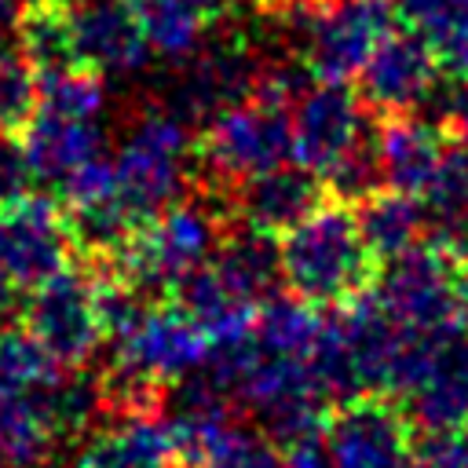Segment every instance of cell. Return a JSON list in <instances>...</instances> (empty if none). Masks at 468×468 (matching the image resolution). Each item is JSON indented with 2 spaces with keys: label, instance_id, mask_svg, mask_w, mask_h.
Listing matches in <instances>:
<instances>
[{
  "label": "cell",
  "instance_id": "cell-17",
  "mask_svg": "<svg viewBox=\"0 0 468 468\" xmlns=\"http://www.w3.org/2000/svg\"><path fill=\"white\" fill-rule=\"evenodd\" d=\"M208 263L216 267L223 285L238 300H245L252 307H260L282 285L278 238L267 234V230H256V227H249V223H241L234 216H230V223H227V230H223V238H219V245H216Z\"/></svg>",
  "mask_w": 468,
  "mask_h": 468
},
{
  "label": "cell",
  "instance_id": "cell-4",
  "mask_svg": "<svg viewBox=\"0 0 468 468\" xmlns=\"http://www.w3.org/2000/svg\"><path fill=\"white\" fill-rule=\"evenodd\" d=\"M292 37V58L314 80H355L377 40L395 26L391 0H318L271 15Z\"/></svg>",
  "mask_w": 468,
  "mask_h": 468
},
{
  "label": "cell",
  "instance_id": "cell-20",
  "mask_svg": "<svg viewBox=\"0 0 468 468\" xmlns=\"http://www.w3.org/2000/svg\"><path fill=\"white\" fill-rule=\"evenodd\" d=\"M135 11V22L150 44L154 55L183 62L190 58L208 26L216 22L208 11V0H128Z\"/></svg>",
  "mask_w": 468,
  "mask_h": 468
},
{
  "label": "cell",
  "instance_id": "cell-34",
  "mask_svg": "<svg viewBox=\"0 0 468 468\" xmlns=\"http://www.w3.org/2000/svg\"><path fill=\"white\" fill-rule=\"evenodd\" d=\"M296 4H318V0H263V15H274V11H285Z\"/></svg>",
  "mask_w": 468,
  "mask_h": 468
},
{
  "label": "cell",
  "instance_id": "cell-16",
  "mask_svg": "<svg viewBox=\"0 0 468 468\" xmlns=\"http://www.w3.org/2000/svg\"><path fill=\"white\" fill-rule=\"evenodd\" d=\"M77 468H179L176 431L157 410L113 417L110 428L88 439Z\"/></svg>",
  "mask_w": 468,
  "mask_h": 468
},
{
  "label": "cell",
  "instance_id": "cell-14",
  "mask_svg": "<svg viewBox=\"0 0 468 468\" xmlns=\"http://www.w3.org/2000/svg\"><path fill=\"white\" fill-rule=\"evenodd\" d=\"M373 146H377V165H380L384 186L413 194L420 201L439 183L446 154H450L446 132L435 121H420L413 113L377 117Z\"/></svg>",
  "mask_w": 468,
  "mask_h": 468
},
{
  "label": "cell",
  "instance_id": "cell-30",
  "mask_svg": "<svg viewBox=\"0 0 468 468\" xmlns=\"http://www.w3.org/2000/svg\"><path fill=\"white\" fill-rule=\"evenodd\" d=\"M285 468H333V461L318 439H307L285 450Z\"/></svg>",
  "mask_w": 468,
  "mask_h": 468
},
{
  "label": "cell",
  "instance_id": "cell-11",
  "mask_svg": "<svg viewBox=\"0 0 468 468\" xmlns=\"http://www.w3.org/2000/svg\"><path fill=\"white\" fill-rule=\"evenodd\" d=\"M77 245L66 212L51 197L26 194L0 208V271L15 289H37L69 267Z\"/></svg>",
  "mask_w": 468,
  "mask_h": 468
},
{
  "label": "cell",
  "instance_id": "cell-9",
  "mask_svg": "<svg viewBox=\"0 0 468 468\" xmlns=\"http://www.w3.org/2000/svg\"><path fill=\"white\" fill-rule=\"evenodd\" d=\"M413 424L399 402L358 395L329 410L322 446L333 468H406L413 453Z\"/></svg>",
  "mask_w": 468,
  "mask_h": 468
},
{
  "label": "cell",
  "instance_id": "cell-8",
  "mask_svg": "<svg viewBox=\"0 0 468 468\" xmlns=\"http://www.w3.org/2000/svg\"><path fill=\"white\" fill-rule=\"evenodd\" d=\"M263 66L267 58L241 33H230L216 44L201 40V48L190 58H183V73L172 84L168 110L190 128H205L227 106L256 95Z\"/></svg>",
  "mask_w": 468,
  "mask_h": 468
},
{
  "label": "cell",
  "instance_id": "cell-18",
  "mask_svg": "<svg viewBox=\"0 0 468 468\" xmlns=\"http://www.w3.org/2000/svg\"><path fill=\"white\" fill-rule=\"evenodd\" d=\"M102 139L106 135L95 121H73V117H55V113H40V110L22 132V146H26L33 179H44L55 186L66 176H73L80 165L99 157Z\"/></svg>",
  "mask_w": 468,
  "mask_h": 468
},
{
  "label": "cell",
  "instance_id": "cell-32",
  "mask_svg": "<svg viewBox=\"0 0 468 468\" xmlns=\"http://www.w3.org/2000/svg\"><path fill=\"white\" fill-rule=\"evenodd\" d=\"M450 446H453V457H457V468H468V420L450 431Z\"/></svg>",
  "mask_w": 468,
  "mask_h": 468
},
{
  "label": "cell",
  "instance_id": "cell-22",
  "mask_svg": "<svg viewBox=\"0 0 468 468\" xmlns=\"http://www.w3.org/2000/svg\"><path fill=\"white\" fill-rule=\"evenodd\" d=\"M322 333V314L307 300L285 292V296H267L256 307L252 322V340L267 355H289V358H311L314 340Z\"/></svg>",
  "mask_w": 468,
  "mask_h": 468
},
{
  "label": "cell",
  "instance_id": "cell-3",
  "mask_svg": "<svg viewBox=\"0 0 468 468\" xmlns=\"http://www.w3.org/2000/svg\"><path fill=\"white\" fill-rule=\"evenodd\" d=\"M388 395L420 435L457 431L468 420V322L428 336L406 333Z\"/></svg>",
  "mask_w": 468,
  "mask_h": 468
},
{
  "label": "cell",
  "instance_id": "cell-23",
  "mask_svg": "<svg viewBox=\"0 0 468 468\" xmlns=\"http://www.w3.org/2000/svg\"><path fill=\"white\" fill-rule=\"evenodd\" d=\"M55 442L37 391L0 395V468H44Z\"/></svg>",
  "mask_w": 468,
  "mask_h": 468
},
{
  "label": "cell",
  "instance_id": "cell-10",
  "mask_svg": "<svg viewBox=\"0 0 468 468\" xmlns=\"http://www.w3.org/2000/svg\"><path fill=\"white\" fill-rule=\"evenodd\" d=\"M369 117L347 80H311L292 102V161L325 179L369 135Z\"/></svg>",
  "mask_w": 468,
  "mask_h": 468
},
{
  "label": "cell",
  "instance_id": "cell-21",
  "mask_svg": "<svg viewBox=\"0 0 468 468\" xmlns=\"http://www.w3.org/2000/svg\"><path fill=\"white\" fill-rule=\"evenodd\" d=\"M395 18L431 44L439 69L468 73V0H391Z\"/></svg>",
  "mask_w": 468,
  "mask_h": 468
},
{
  "label": "cell",
  "instance_id": "cell-12",
  "mask_svg": "<svg viewBox=\"0 0 468 468\" xmlns=\"http://www.w3.org/2000/svg\"><path fill=\"white\" fill-rule=\"evenodd\" d=\"M439 73L442 69L431 55V44L410 26H391L369 51L366 66L358 69L355 91L373 117L413 113L428 106Z\"/></svg>",
  "mask_w": 468,
  "mask_h": 468
},
{
  "label": "cell",
  "instance_id": "cell-19",
  "mask_svg": "<svg viewBox=\"0 0 468 468\" xmlns=\"http://www.w3.org/2000/svg\"><path fill=\"white\" fill-rule=\"evenodd\" d=\"M355 212H358V227L366 234V245L373 249V256L380 263L428 241V212H424V201L413 194L380 186L369 197H362L355 205Z\"/></svg>",
  "mask_w": 468,
  "mask_h": 468
},
{
  "label": "cell",
  "instance_id": "cell-24",
  "mask_svg": "<svg viewBox=\"0 0 468 468\" xmlns=\"http://www.w3.org/2000/svg\"><path fill=\"white\" fill-rule=\"evenodd\" d=\"M18 51L37 66V73L77 66L62 0H22L18 4Z\"/></svg>",
  "mask_w": 468,
  "mask_h": 468
},
{
  "label": "cell",
  "instance_id": "cell-36",
  "mask_svg": "<svg viewBox=\"0 0 468 468\" xmlns=\"http://www.w3.org/2000/svg\"><path fill=\"white\" fill-rule=\"evenodd\" d=\"M18 4H22V0H0V18H4V15H11Z\"/></svg>",
  "mask_w": 468,
  "mask_h": 468
},
{
  "label": "cell",
  "instance_id": "cell-5",
  "mask_svg": "<svg viewBox=\"0 0 468 468\" xmlns=\"http://www.w3.org/2000/svg\"><path fill=\"white\" fill-rule=\"evenodd\" d=\"M194 146L197 139L190 135V124L168 106H150L132 121L124 143L117 146L113 168L121 201L139 223L183 197L186 176L194 172Z\"/></svg>",
  "mask_w": 468,
  "mask_h": 468
},
{
  "label": "cell",
  "instance_id": "cell-26",
  "mask_svg": "<svg viewBox=\"0 0 468 468\" xmlns=\"http://www.w3.org/2000/svg\"><path fill=\"white\" fill-rule=\"evenodd\" d=\"M106 106V84L99 69L88 66H58L40 73V113L95 121Z\"/></svg>",
  "mask_w": 468,
  "mask_h": 468
},
{
  "label": "cell",
  "instance_id": "cell-13",
  "mask_svg": "<svg viewBox=\"0 0 468 468\" xmlns=\"http://www.w3.org/2000/svg\"><path fill=\"white\" fill-rule=\"evenodd\" d=\"M62 4L69 18L77 66L99 73H124L146 62L150 44L128 0H62Z\"/></svg>",
  "mask_w": 468,
  "mask_h": 468
},
{
  "label": "cell",
  "instance_id": "cell-15",
  "mask_svg": "<svg viewBox=\"0 0 468 468\" xmlns=\"http://www.w3.org/2000/svg\"><path fill=\"white\" fill-rule=\"evenodd\" d=\"M322 201H325L322 176H314L311 168H303L296 161H282V165H274V168L245 179L227 197L234 219H241V223H249L256 230H267L274 238H282L285 230H292Z\"/></svg>",
  "mask_w": 468,
  "mask_h": 468
},
{
  "label": "cell",
  "instance_id": "cell-6",
  "mask_svg": "<svg viewBox=\"0 0 468 468\" xmlns=\"http://www.w3.org/2000/svg\"><path fill=\"white\" fill-rule=\"evenodd\" d=\"M369 292L410 336L442 333L464 322L461 263L435 241H420L410 252L384 260Z\"/></svg>",
  "mask_w": 468,
  "mask_h": 468
},
{
  "label": "cell",
  "instance_id": "cell-29",
  "mask_svg": "<svg viewBox=\"0 0 468 468\" xmlns=\"http://www.w3.org/2000/svg\"><path fill=\"white\" fill-rule=\"evenodd\" d=\"M29 183H33V168H29L22 139L0 132V208L18 201V197H26Z\"/></svg>",
  "mask_w": 468,
  "mask_h": 468
},
{
  "label": "cell",
  "instance_id": "cell-27",
  "mask_svg": "<svg viewBox=\"0 0 468 468\" xmlns=\"http://www.w3.org/2000/svg\"><path fill=\"white\" fill-rule=\"evenodd\" d=\"M40 110V73L22 51L0 48V132L18 135Z\"/></svg>",
  "mask_w": 468,
  "mask_h": 468
},
{
  "label": "cell",
  "instance_id": "cell-25",
  "mask_svg": "<svg viewBox=\"0 0 468 468\" xmlns=\"http://www.w3.org/2000/svg\"><path fill=\"white\" fill-rule=\"evenodd\" d=\"M58 373L62 366L26 325H0V395H33L48 388Z\"/></svg>",
  "mask_w": 468,
  "mask_h": 468
},
{
  "label": "cell",
  "instance_id": "cell-1",
  "mask_svg": "<svg viewBox=\"0 0 468 468\" xmlns=\"http://www.w3.org/2000/svg\"><path fill=\"white\" fill-rule=\"evenodd\" d=\"M282 285L311 307H340L373 289L380 260L366 245L351 201L329 197L278 241Z\"/></svg>",
  "mask_w": 468,
  "mask_h": 468
},
{
  "label": "cell",
  "instance_id": "cell-28",
  "mask_svg": "<svg viewBox=\"0 0 468 468\" xmlns=\"http://www.w3.org/2000/svg\"><path fill=\"white\" fill-rule=\"evenodd\" d=\"M428 106L446 139H468V73H450L439 80Z\"/></svg>",
  "mask_w": 468,
  "mask_h": 468
},
{
  "label": "cell",
  "instance_id": "cell-7",
  "mask_svg": "<svg viewBox=\"0 0 468 468\" xmlns=\"http://www.w3.org/2000/svg\"><path fill=\"white\" fill-rule=\"evenodd\" d=\"M22 325L48 347V355L62 369H80L95 358L106 340L99 318V289L95 271L66 267L44 285L29 289L22 307Z\"/></svg>",
  "mask_w": 468,
  "mask_h": 468
},
{
  "label": "cell",
  "instance_id": "cell-2",
  "mask_svg": "<svg viewBox=\"0 0 468 468\" xmlns=\"http://www.w3.org/2000/svg\"><path fill=\"white\" fill-rule=\"evenodd\" d=\"M282 161H292V106L260 91L216 113L194 146L197 186L219 197Z\"/></svg>",
  "mask_w": 468,
  "mask_h": 468
},
{
  "label": "cell",
  "instance_id": "cell-31",
  "mask_svg": "<svg viewBox=\"0 0 468 468\" xmlns=\"http://www.w3.org/2000/svg\"><path fill=\"white\" fill-rule=\"evenodd\" d=\"M446 176L468 190V139H450V154H446Z\"/></svg>",
  "mask_w": 468,
  "mask_h": 468
},
{
  "label": "cell",
  "instance_id": "cell-33",
  "mask_svg": "<svg viewBox=\"0 0 468 468\" xmlns=\"http://www.w3.org/2000/svg\"><path fill=\"white\" fill-rule=\"evenodd\" d=\"M11 303H15V285H11V278L0 271V322H4V314L11 311Z\"/></svg>",
  "mask_w": 468,
  "mask_h": 468
},
{
  "label": "cell",
  "instance_id": "cell-35",
  "mask_svg": "<svg viewBox=\"0 0 468 468\" xmlns=\"http://www.w3.org/2000/svg\"><path fill=\"white\" fill-rule=\"evenodd\" d=\"M461 303H464V322H468V263L461 267Z\"/></svg>",
  "mask_w": 468,
  "mask_h": 468
}]
</instances>
